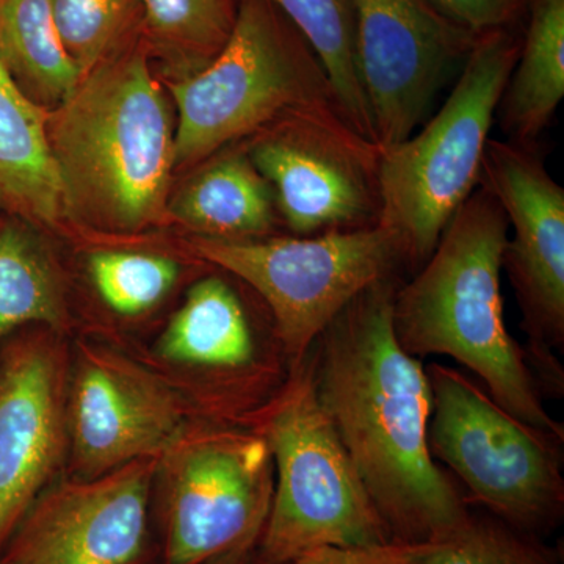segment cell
<instances>
[{
	"instance_id": "ac0fdd59",
	"label": "cell",
	"mask_w": 564,
	"mask_h": 564,
	"mask_svg": "<svg viewBox=\"0 0 564 564\" xmlns=\"http://www.w3.org/2000/svg\"><path fill=\"white\" fill-rule=\"evenodd\" d=\"M276 212L272 188L245 150L212 155L169 203V215L199 237L223 240L272 236Z\"/></svg>"
},
{
	"instance_id": "44dd1931",
	"label": "cell",
	"mask_w": 564,
	"mask_h": 564,
	"mask_svg": "<svg viewBox=\"0 0 564 564\" xmlns=\"http://www.w3.org/2000/svg\"><path fill=\"white\" fill-rule=\"evenodd\" d=\"M0 62L46 110L61 106L82 79L55 29L50 0H0Z\"/></svg>"
},
{
	"instance_id": "cb8c5ba5",
	"label": "cell",
	"mask_w": 564,
	"mask_h": 564,
	"mask_svg": "<svg viewBox=\"0 0 564 564\" xmlns=\"http://www.w3.org/2000/svg\"><path fill=\"white\" fill-rule=\"evenodd\" d=\"M422 564H563L544 538L522 532L494 518L474 514L454 532L426 549Z\"/></svg>"
},
{
	"instance_id": "5b68a950",
	"label": "cell",
	"mask_w": 564,
	"mask_h": 564,
	"mask_svg": "<svg viewBox=\"0 0 564 564\" xmlns=\"http://www.w3.org/2000/svg\"><path fill=\"white\" fill-rule=\"evenodd\" d=\"M170 91L180 111L174 166L207 161L288 115L348 121L317 55L270 0H242L223 50Z\"/></svg>"
},
{
	"instance_id": "7402d4cb",
	"label": "cell",
	"mask_w": 564,
	"mask_h": 564,
	"mask_svg": "<svg viewBox=\"0 0 564 564\" xmlns=\"http://www.w3.org/2000/svg\"><path fill=\"white\" fill-rule=\"evenodd\" d=\"M321 61L345 117L364 139L373 140L369 104L359 76L352 0H270Z\"/></svg>"
},
{
	"instance_id": "83f0119b",
	"label": "cell",
	"mask_w": 564,
	"mask_h": 564,
	"mask_svg": "<svg viewBox=\"0 0 564 564\" xmlns=\"http://www.w3.org/2000/svg\"><path fill=\"white\" fill-rule=\"evenodd\" d=\"M434 9L474 35L510 28L529 0H426Z\"/></svg>"
},
{
	"instance_id": "603a6c76",
	"label": "cell",
	"mask_w": 564,
	"mask_h": 564,
	"mask_svg": "<svg viewBox=\"0 0 564 564\" xmlns=\"http://www.w3.org/2000/svg\"><path fill=\"white\" fill-rule=\"evenodd\" d=\"M144 24L163 51L180 55L192 74L215 58L231 36L234 0H140Z\"/></svg>"
},
{
	"instance_id": "4fadbf2b",
	"label": "cell",
	"mask_w": 564,
	"mask_h": 564,
	"mask_svg": "<svg viewBox=\"0 0 564 564\" xmlns=\"http://www.w3.org/2000/svg\"><path fill=\"white\" fill-rule=\"evenodd\" d=\"M158 459L47 485L0 549V564H135Z\"/></svg>"
},
{
	"instance_id": "52a82bcc",
	"label": "cell",
	"mask_w": 564,
	"mask_h": 564,
	"mask_svg": "<svg viewBox=\"0 0 564 564\" xmlns=\"http://www.w3.org/2000/svg\"><path fill=\"white\" fill-rule=\"evenodd\" d=\"M429 447L467 500L522 532L544 538L564 516L563 437L508 413L454 367H426Z\"/></svg>"
},
{
	"instance_id": "9a60e30c",
	"label": "cell",
	"mask_w": 564,
	"mask_h": 564,
	"mask_svg": "<svg viewBox=\"0 0 564 564\" xmlns=\"http://www.w3.org/2000/svg\"><path fill=\"white\" fill-rule=\"evenodd\" d=\"M68 445L82 477L155 458L184 432L185 408L161 378L84 345L68 378Z\"/></svg>"
},
{
	"instance_id": "30bf717a",
	"label": "cell",
	"mask_w": 564,
	"mask_h": 564,
	"mask_svg": "<svg viewBox=\"0 0 564 564\" xmlns=\"http://www.w3.org/2000/svg\"><path fill=\"white\" fill-rule=\"evenodd\" d=\"M481 187L502 207L511 237L503 251L527 336V359L543 395L562 397L564 372V188L533 148L486 144Z\"/></svg>"
},
{
	"instance_id": "6da1fadb",
	"label": "cell",
	"mask_w": 564,
	"mask_h": 564,
	"mask_svg": "<svg viewBox=\"0 0 564 564\" xmlns=\"http://www.w3.org/2000/svg\"><path fill=\"white\" fill-rule=\"evenodd\" d=\"M402 278L359 293L311 348L315 392L392 540L432 544L470 514L429 447L432 388L392 326Z\"/></svg>"
},
{
	"instance_id": "f1b7e54d",
	"label": "cell",
	"mask_w": 564,
	"mask_h": 564,
	"mask_svg": "<svg viewBox=\"0 0 564 564\" xmlns=\"http://www.w3.org/2000/svg\"><path fill=\"white\" fill-rule=\"evenodd\" d=\"M252 552H239V554H232L223 556V558L215 560L207 564H250Z\"/></svg>"
},
{
	"instance_id": "d4e9b609",
	"label": "cell",
	"mask_w": 564,
	"mask_h": 564,
	"mask_svg": "<svg viewBox=\"0 0 564 564\" xmlns=\"http://www.w3.org/2000/svg\"><path fill=\"white\" fill-rule=\"evenodd\" d=\"M96 292L113 313L140 315L158 306L180 276L173 259L151 252L101 250L88 258Z\"/></svg>"
},
{
	"instance_id": "ffe728a7",
	"label": "cell",
	"mask_w": 564,
	"mask_h": 564,
	"mask_svg": "<svg viewBox=\"0 0 564 564\" xmlns=\"http://www.w3.org/2000/svg\"><path fill=\"white\" fill-rule=\"evenodd\" d=\"M65 285L36 226L0 214V344L32 326L65 328Z\"/></svg>"
},
{
	"instance_id": "9c48e42d",
	"label": "cell",
	"mask_w": 564,
	"mask_h": 564,
	"mask_svg": "<svg viewBox=\"0 0 564 564\" xmlns=\"http://www.w3.org/2000/svg\"><path fill=\"white\" fill-rule=\"evenodd\" d=\"M165 564H207L252 552L270 513L274 467L261 434L206 423L159 455Z\"/></svg>"
},
{
	"instance_id": "484cf974",
	"label": "cell",
	"mask_w": 564,
	"mask_h": 564,
	"mask_svg": "<svg viewBox=\"0 0 564 564\" xmlns=\"http://www.w3.org/2000/svg\"><path fill=\"white\" fill-rule=\"evenodd\" d=\"M132 0H50L55 29L82 76L109 57L128 24Z\"/></svg>"
},
{
	"instance_id": "e0dca14e",
	"label": "cell",
	"mask_w": 564,
	"mask_h": 564,
	"mask_svg": "<svg viewBox=\"0 0 564 564\" xmlns=\"http://www.w3.org/2000/svg\"><path fill=\"white\" fill-rule=\"evenodd\" d=\"M36 106L0 62V214L54 226L65 215L50 135Z\"/></svg>"
},
{
	"instance_id": "8992f818",
	"label": "cell",
	"mask_w": 564,
	"mask_h": 564,
	"mask_svg": "<svg viewBox=\"0 0 564 564\" xmlns=\"http://www.w3.org/2000/svg\"><path fill=\"white\" fill-rule=\"evenodd\" d=\"M251 430L265 440L274 467L272 505L256 544V563L285 564L318 547L392 540L318 402L311 351Z\"/></svg>"
},
{
	"instance_id": "7a4b0ae2",
	"label": "cell",
	"mask_w": 564,
	"mask_h": 564,
	"mask_svg": "<svg viewBox=\"0 0 564 564\" xmlns=\"http://www.w3.org/2000/svg\"><path fill=\"white\" fill-rule=\"evenodd\" d=\"M508 234L502 207L480 185L448 223L429 261L397 285L393 333L408 355L455 359L508 413L564 440L563 423L545 410L524 348L505 323Z\"/></svg>"
},
{
	"instance_id": "2e32d148",
	"label": "cell",
	"mask_w": 564,
	"mask_h": 564,
	"mask_svg": "<svg viewBox=\"0 0 564 564\" xmlns=\"http://www.w3.org/2000/svg\"><path fill=\"white\" fill-rule=\"evenodd\" d=\"M158 348L162 358L210 375L218 413L228 425L245 429H251L292 372L281 348H263L239 293L217 274L192 285Z\"/></svg>"
},
{
	"instance_id": "5bb4252c",
	"label": "cell",
	"mask_w": 564,
	"mask_h": 564,
	"mask_svg": "<svg viewBox=\"0 0 564 564\" xmlns=\"http://www.w3.org/2000/svg\"><path fill=\"white\" fill-rule=\"evenodd\" d=\"M68 378L51 329L32 326L0 344V549L65 456Z\"/></svg>"
},
{
	"instance_id": "8fae6325",
	"label": "cell",
	"mask_w": 564,
	"mask_h": 564,
	"mask_svg": "<svg viewBox=\"0 0 564 564\" xmlns=\"http://www.w3.org/2000/svg\"><path fill=\"white\" fill-rule=\"evenodd\" d=\"M245 151L296 236L377 225L380 150L344 118L288 115L251 135Z\"/></svg>"
},
{
	"instance_id": "d6986e66",
	"label": "cell",
	"mask_w": 564,
	"mask_h": 564,
	"mask_svg": "<svg viewBox=\"0 0 564 564\" xmlns=\"http://www.w3.org/2000/svg\"><path fill=\"white\" fill-rule=\"evenodd\" d=\"M529 24L497 115L508 141L536 147L564 96V0H529Z\"/></svg>"
},
{
	"instance_id": "3957f363",
	"label": "cell",
	"mask_w": 564,
	"mask_h": 564,
	"mask_svg": "<svg viewBox=\"0 0 564 564\" xmlns=\"http://www.w3.org/2000/svg\"><path fill=\"white\" fill-rule=\"evenodd\" d=\"M66 217L137 232L169 217L172 110L141 50L109 55L50 111Z\"/></svg>"
},
{
	"instance_id": "ba28073f",
	"label": "cell",
	"mask_w": 564,
	"mask_h": 564,
	"mask_svg": "<svg viewBox=\"0 0 564 564\" xmlns=\"http://www.w3.org/2000/svg\"><path fill=\"white\" fill-rule=\"evenodd\" d=\"M188 247L258 293L292 370L359 293L408 272L399 240L380 225L247 240L198 236Z\"/></svg>"
},
{
	"instance_id": "4316f807",
	"label": "cell",
	"mask_w": 564,
	"mask_h": 564,
	"mask_svg": "<svg viewBox=\"0 0 564 564\" xmlns=\"http://www.w3.org/2000/svg\"><path fill=\"white\" fill-rule=\"evenodd\" d=\"M430 544L391 540L372 545L318 547L285 564H422Z\"/></svg>"
},
{
	"instance_id": "277c9868",
	"label": "cell",
	"mask_w": 564,
	"mask_h": 564,
	"mask_svg": "<svg viewBox=\"0 0 564 564\" xmlns=\"http://www.w3.org/2000/svg\"><path fill=\"white\" fill-rule=\"evenodd\" d=\"M519 46L508 29L478 36L432 120L378 154L377 225L399 240L408 272L429 261L456 212L480 187L486 144Z\"/></svg>"
},
{
	"instance_id": "7c38bea8",
	"label": "cell",
	"mask_w": 564,
	"mask_h": 564,
	"mask_svg": "<svg viewBox=\"0 0 564 564\" xmlns=\"http://www.w3.org/2000/svg\"><path fill=\"white\" fill-rule=\"evenodd\" d=\"M352 6L373 140L386 150L413 135L478 36L426 0H352Z\"/></svg>"
}]
</instances>
